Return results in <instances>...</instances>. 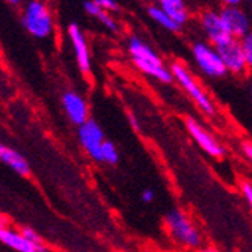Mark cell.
<instances>
[{
    "mask_svg": "<svg viewBox=\"0 0 252 252\" xmlns=\"http://www.w3.org/2000/svg\"><path fill=\"white\" fill-rule=\"evenodd\" d=\"M199 252H220V251H218V249H215V248H204V249H201Z\"/></svg>",
    "mask_w": 252,
    "mask_h": 252,
    "instance_id": "f1b7e54d",
    "label": "cell"
},
{
    "mask_svg": "<svg viewBox=\"0 0 252 252\" xmlns=\"http://www.w3.org/2000/svg\"><path fill=\"white\" fill-rule=\"evenodd\" d=\"M199 23H201V28L205 36L209 38L210 44L215 49H219L222 45H226L236 39L231 35L230 29L226 28L220 12H216L213 9L204 11L199 17Z\"/></svg>",
    "mask_w": 252,
    "mask_h": 252,
    "instance_id": "5b68a950",
    "label": "cell"
},
{
    "mask_svg": "<svg viewBox=\"0 0 252 252\" xmlns=\"http://www.w3.org/2000/svg\"><path fill=\"white\" fill-rule=\"evenodd\" d=\"M128 123H130V126L133 127L134 131L141 130V126H139V123H137V120H136V117L133 115V113H130V115H128Z\"/></svg>",
    "mask_w": 252,
    "mask_h": 252,
    "instance_id": "d4e9b609",
    "label": "cell"
},
{
    "mask_svg": "<svg viewBox=\"0 0 252 252\" xmlns=\"http://www.w3.org/2000/svg\"><path fill=\"white\" fill-rule=\"evenodd\" d=\"M83 8H85V11H86L88 15L95 17V18L101 23V25H103L106 29H109L110 32H117V31H118V23L115 21V18H113V17L110 15V12L101 9V8L94 2V0H86V2L83 3Z\"/></svg>",
    "mask_w": 252,
    "mask_h": 252,
    "instance_id": "e0dca14e",
    "label": "cell"
},
{
    "mask_svg": "<svg viewBox=\"0 0 252 252\" xmlns=\"http://www.w3.org/2000/svg\"><path fill=\"white\" fill-rule=\"evenodd\" d=\"M136 68L144 74L162 82V83H171L174 80V74L171 68H166L163 62H151V61H133Z\"/></svg>",
    "mask_w": 252,
    "mask_h": 252,
    "instance_id": "5bb4252c",
    "label": "cell"
},
{
    "mask_svg": "<svg viewBox=\"0 0 252 252\" xmlns=\"http://www.w3.org/2000/svg\"><path fill=\"white\" fill-rule=\"evenodd\" d=\"M120 162V153L118 148L115 147L112 141L104 142L103 150H101V163H107V165H117Z\"/></svg>",
    "mask_w": 252,
    "mask_h": 252,
    "instance_id": "d6986e66",
    "label": "cell"
},
{
    "mask_svg": "<svg viewBox=\"0 0 252 252\" xmlns=\"http://www.w3.org/2000/svg\"><path fill=\"white\" fill-rule=\"evenodd\" d=\"M158 5L177 23V25L183 26V25H186V23H188L189 11L186 8L185 0H160Z\"/></svg>",
    "mask_w": 252,
    "mask_h": 252,
    "instance_id": "2e32d148",
    "label": "cell"
},
{
    "mask_svg": "<svg viewBox=\"0 0 252 252\" xmlns=\"http://www.w3.org/2000/svg\"><path fill=\"white\" fill-rule=\"evenodd\" d=\"M219 12L226 28L230 29L231 35L236 39H242L245 35L251 32V20L248 14L239 6H223Z\"/></svg>",
    "mask_w": 252,
    "mask_h": 252,
    "instance_id": "30bf717a",
    "label": "cell"
},
{
    "mask_svg": "<svg viewBox=\"0 0 252 252\" xmlns=\"http://www.w3.org/2000/svg\"><path fill=\"white\" fill-rule=\"evenodd\" d=\"M171 71L174 74V79L180 83V86L183 89L186 91L188 95L195 101L198 109L202 113H205V115L213 117L216 113V107H215L213 101L210 100L207 93H205V91L198 85V82L195 80V77L190 74V71L188 70V68L180 62H172Z\"/></svg>",
    "mask_w": 252,
    "mask_h": 252,
    "instance_id": "3957f363",
    "label": "cell"
},
{
    "mask_svg": "<svg viewBox=\"0 0 252 252\" xmlns=\"http://www.w3.org/2000/svg\"><path fill=\"white\" fill-rule=\"evenodd\" d=\"M242 193H243V198L246 199L248 205L252 210V183H249V181L242 183Z\"/></svg>",
    "mask_w": 252,
    "mask_h": 252,
    "instance_id": "603a6c76",
    "label": "cell"
},
{
    "mask_svg": "<svg viewBox=\"0 0 252 252\" xmlns=\"http://www.w3.org/2000/svg\"><path fill=\"white\" fill-rule=\"evenodd\" d=\"M21 26L36 39H47L55 31L52 9L44 0H29L23 8Z\"/></svg>",
    "mask_w": 252,
    "mask_h": 252,
    "instance_id": "6da1fadb",
    "label": "cell"
},
{
    "mask_svg": "<svg viewBox=\"0 0 252 252\" xmlns=\"http://www.w3.org/2000/svg\"><path fill=\"white\" fill-rule=\"evenodd\" d=\"M185 124H186L189 134L192 136V139L204 153H207L210 157H215V158H219L223 156V147L204 126H201L193 118H186Z\"/></svg>",
    "mask_w": 252,
    "mask_h": 252,
    "instance_id": "52a82bcc",
    "label": "cell"
},
{
    "mask_svg": "<svg viewBox=\"0 0 252 252\" xmlns=\"http://www.w3.org/2000/svg\"><path fill=\"white\" fill-rule=\"evenodd\" d=\"M249 93H251V95H252V82H251V85H249Z\"/></svg>",
    "mask_w": 252,
    "mask_h": 252,
    "instance_id": "f546056e",
    "label": "cell"
},
{
    "mask_svg": "<svg viewBox=\"0 0 252 252\" xmlns=\"http://www.w3.org/2000/svg\"><path fill=\"white\" fill-rule=\"evenodd\" d=\"M226 66V71L231 74H243L248 70V63L242 50V45L239 39L231 41L230 44L222 45V47L216 49Z\"/></svg>",
    "mask_w": 252,
    "mask_h": 252,
    "instance_id": "8fae6325",
    "label": "cell"
},
{
    "mask_svg": "<svg viewBox=\"0 0 252 252\" xmlns=\"http://www.w3.org/2000/svg\"><path fill=\"white\" fill-rule=\"evenodd\" d=\"M0 160L8 166L11 168L15 174L21 175V177H28L31 174V166L29 162L23 157L18 151H15L11 147L6 145H0Z\"/></svg>",
    "mask_w": 252,
    "mask_h": 252,
    "instance_id": "4fadbf2b",
    "label": "cell"
},
{
    "mask_svg": "<svg viewBox=\"0 0 252 252\" xmlns=\"http://www.w3.org/2000/svg\"><path fill=\"white\" fill-rule=\"evenodd\" d=\"M243 153H245V156L252 162V145L251 144H243Z\"/></svg>",
    "mask_w": 252,
    "mask_h": 252,
    "instance_id": "4316f807",
    "label": "cell"
},
{
    "mask_svg": "<svg viewBox=\"0 0 252 252\" xmlns=\"http://www.w3.org/2000/svg\"><path fill=\"white\" fill-rule=\"evenodd\" d=\"M6 2L9 3V5H12V6H17V5H20L23 0H6Z\"/></svg>",
    "mask_w": 252,
    "mask_h": 252,
    "instance_id": "83f0119b",
    "label": "cell"
},
{
    "mask_svg": "<svg viewBox=\"0 0 252 252\" xmlns=\"http://www.w3.org/2000/svg\"><path fill=\"white\" fill-rule=\"evenodd\" d=\"M62 107L65 110V115L68 117L73 124L80 127L89 118V109L86 100L76 91H66L62 95Z\"/></svg>",
    "mask_w": 252,
    "mask_h": 252,
    "instance_id": "ba28073f",
    "label": "cell"
},
{
    "mask_svg": "<svg viewBox=\"0 0 252 252\" xmlns=\"http://www.w3.org/2000/svg\"><path fill=\"white\" fill-rule=\"evenodd\" d=\"M127 49L133 61H151V62L162 61L160 56L139 36H131L127 42Z\"/></svg>",
    "mask_w": 252,
    "mask_h": 252,
    "instance_id": "9a60e30c",
    "label": "cell"
},
{
    "mask_svg": "<svg viewBox=\"0 0 252 252\" xmlns=\"http://www.w3.org/2000/svg\"><path fill=\"white\" fill-rule=\"evenodd\" d=\"M157 2H160V0H157Z\"/></svg>",
    "mask_w": 252,
    "mask_h": 252,
    "instance_id": "4dcf8cb0",
    "label": "cell"
},
{
    "mask_svg": "<svg viewBox=\"0 0 252 252\" xmlns=\"http://www.w3.org/2000/svg\"><path fill=\"white\" fill-rule=\"evenodd\" d=\"M147 12L150 15V18L154 23H157L160 28H163V29L169 31V32H178L181 29V26L177 25V23L162 8H160V5H150L147 8Z\"/></svg>",
    "mask_w": 252,
    "mask_h": 252,
    "instance_id": "ac0fdd59",
    "label": "cell"
},
{
    "mask_svg": "<svg viewBox=\"0 0 252 252\" xmlns=\"http://www.w3.org/2000/svg\"><path fill=\"white\" fill-rule=\"evenodd\" d=\"M240 41V45H242V50H243V55H245V59H246V63L249 68H252V31L245 35Z\"/></svg>",
    "mask_w": 252,
    "mask_h": 252,
    "instance_id": "ffe728a7",
    "label": "cell"
},
{
    "mask_svg": "<svg viewBox=\"0 0 252 252\" xmlns=\"http://www.w3.org/2000/svg\"><path fill=\"white\" fill-rule=\"evenodd\" d=\"M0 240H2L5 246H8L15 252H47L45 245L33 243L28 240L20 231L11 230L8 226L0 228Z\"/></svg>",
    "mask_w": 252,
    "mask_h": 252,
    "instance_id": "7c38bea8",
    "label": "cell"
},
{
    "mask_svg": "<svg viewBox=\"0 0 252 252\" xmlns=\"http://www.w3.org/2000/svg\"><path fill=\"white\" fill-rule=\"evenodd\" d=\"M68 36H70L71 45L74 49V55H76V61H77V66L80 73L89 74L91 68H93V65H91V53H89L85 33L82 32L77 23H70V26H68Z\"/></svg>",
    "mask_w": 252,
    "mask_h": 252,
    "instance_id": "9c48e42d",
    "label": "cell"
},
{
    "mask_svg": "<svg viewBox=\"0 0 252 252\" xmlns=\"http://www.w3.org/2000/svg\"><path fill=\"white\" fill-rule=\"evenodd\" d=\"M77 136H79V142L82 148L86 151V154L93 160H95V162H101V150L106 139H104V131L100 127V124L95 120H88L85 124L79 127Z\"/></svg>",
    "mask_w": 252,
    "mask_h": 252,
    "instance_id": "8992f818",
    "label": "cell"
},
{
    "mask_svg": "<svg viewBox=\"0 0 252 252\" xmlns=\"http://www.w3.org/2000/svg\"><path fill=\"white\" fill-rule=\"evenodd\" d=\"M154 198H156V193H154V190H151V189H145V190L142 192V195H141V199H142L145 204L153 202Z\"/></svg>",
    "mask_w": 252,
    "mask_h": 252,
    "instance_id": "cb8c5ba5",
    "label": "cell"
},
{
    "mask_svg": "<svg viewBox=\"0 0 252 252\" xmlns=\"http://www.w3.org/2000/svg\"><path fill=\"white\" fill-rule=\"evenodd\" d=\"M20 233L25 236L28 240H31V242H33V243H41V245H44V242H42V237L33 230V228H29V226H23L21 230H20Z\"/></svg>",
    "mask_w": 252,
    "mask_h": 252,
    "instance_id": "44dd1931",
    "label": "cell"
},
{
    "mask_svg": "<svg viewBox=\"0 0 252 252\" xmlns=\"http://www.w3.org/2000/svg\"><path fill=\"white\" fill-rule=\"evenodd\" d=\"M94 2L104 11H120V5L117 3V0H94Z\"/></svg>",
    "mask_w": 252,
    "mask_h": 252,
    "instance_id": "7402d4cb",
    "label": "cell"
},
{
    "mask_svg": "<svg viewBox=\"0 0 252 252\" xmlns=\"http://www.w3.org/2000/svg\"><path fill=\"white\" fill-rule=\"evenodd\" d=\"M223 3V6H239L243 0H220Z\"/></svg>",
    "mask_w": 252,
    "mask_h": 252,
    "instance_id": "484cf974",
    "label": "cell"
},
{
    "mask_svg": "<svg viewBox=\"0 0 252 252\" xmlns=\"http://www.w3.org/2000/svg\"><path fill=\"white\" fill-rule=\"evenodd\" d=\"M165 223L172 239L186 246V248H199L201 246V233L192 219L180 209H172L165 216Z\"/></svg>",
    "mask_w": 252,
    "mask_h": 252,
    "instance_id": "7a4b0ae2",
    "label": "cell"
},
{
    "mask_svg": "<svg viewBox=\"0 0 252 252\" xmlns=\"http://www.w3.org/2000/svg\"><path fill=\"white\" fill-rule=\"evenodd\" d=\"M192 55L195 63L198 65L199 71H202V74L218 79V77H223L228 73L219 52L212 44L195 42L192 47Z\"/></svg>",
    "mask_w": 252,
    "mask_h": 252,
    "instance_id": "277c9868",
    "label": "cell"
}]
</instances>
